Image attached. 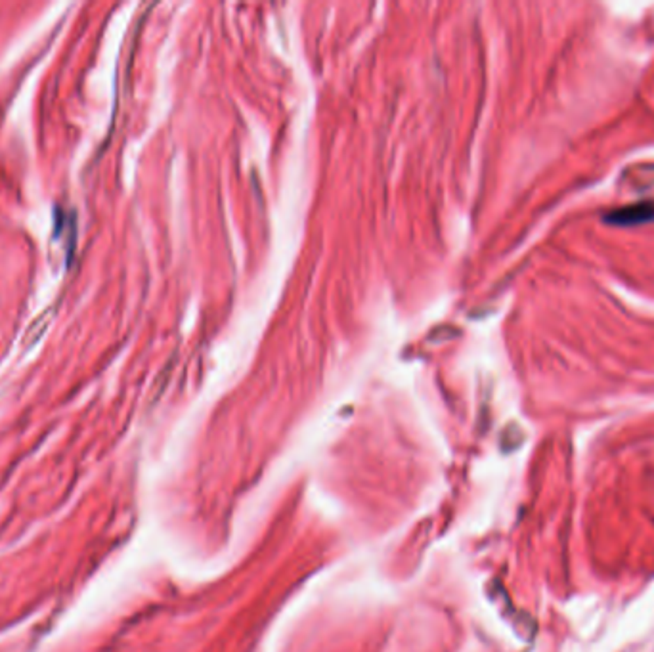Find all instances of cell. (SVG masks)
Here are the masks:
<instances>
[{
  "mask_svg": "<svg viewBox=\"0 0 654 652\" xmlns=\"http://www.w3.org/2000/svg\"><path fill=\"white\" fill-rule=\"evenodd\" d=\"M654 216V207L648 203H641V205L625 207L620 209L616 213H612L609 220L616 222V224H639V222H647Z\"/></svg>",
  "mask_w": 654,
  "mask_h": 652,
  "instance_id": "cell-1",
  "label": "cell"
}]
</instances>
